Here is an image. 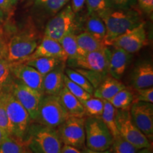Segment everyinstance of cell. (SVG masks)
<instances>
[{"instance_id": "obj_1", "label": "cell", "mask_w": 153, "mask_h": 153, "mask_svg": "<svg viewBox=\"0 0 153 153\" xmlns=\"http://www.w3.org/2000/svg\"><path fill=\"white\" fill-rule=\"evenodd\" d=\"M25 143L33 153H61L62 147L57 128L38 123L30 125Z\"/></svg>"}, {"instance_id": "obj_2", "label": "cell", "mask_w": 153, "mask_h": 153, "mask_svg": "<svg viewBox=\"0 0 153 153\" xmlns=\"http://www.w3.org/2000/svg\"><path fill=\"white\" fill-rule=\"evenodd\" d=\"M97 16L106 26L104 41L107 46H110L115 38L143 23L138 15L133 11H111L110 9Z\"/></svg>"}, {"instance_id": "obj_3", "label": "cell", "mask_w": 153, "mask_h": 153, "mask_svg": "<svg viewBox=\"0 0 153 153\" xmlns=\"http://www.w3.org/2000/svg\"><path fill=\"white\" fill-rule=\"evenodd\" d=\"M0 99L8 116L12 135L25 141L31 121L29 114L7 88L0 93Z\"/></svg>"}, {"instance_id": "obj_4", "label": "cell", "mask_w": 153, "mask_h": 153, "mask_svg": "<svg viewBox=\"0 0 153 153\" xmlns=\"http://www.w3.org/2000/svg\"><path fill=\"white\" fill-rule=\"evenodd\" d=\"M69 117L58 95H43L34 122L57 128Z\"/></svg>"}, {"instance_id": "obj_5", "label": "cell", "mask_w": 153, "mask_h": 153, "mask_svg": "<svg viewBox=\"0 0 153 153\" xmlns=\"http://www.w3.org/2000/svg\"><path fill=\"white\" fill-rule=\"evenodd\" d=\"M114 137L101 118H85V145L90 150H110Z\"/></svg>"}, {"instance_id": "obj_6", "label": "cell", "mask_w": 153, "mask_h": 153, "mask_svg": "<svg viewBox=\"0 0 153 153\" xmlns=\"http://www.w3.org/2000/svg\"><path fill=\"white\" fill-rule=\"evenodd\" d=\"M37 38L30 31H23L13 36L7 43V60L20 62L31 55L38 46Z\"/></svg>"}, {"instance_id": "obj_7", "label": "cell", "mask_w": 153, "mask_h": 153, "mask_svg": "<svg viewBox=\"0 0 153 153\" xmlns=\"http://www.w3.org/2000/svg\"><path fill=\"white\" fill-rule=\"evenodd\" d=\"M116 125L120 136L138 150L151 148L150 141L132 121L128 110L117 109Z\"/></svg>"}, {"instance_id": "obj_8", "label": "cell", "mask_w": 153, "mask_h": 153, "mask_svg": "<svg viewBox=\"0 0 153 153\" xmlns=\"http://www.w3.org/2000/svg\"><path fill=\"white\" fill-rule=\"evenodd\" d=\"M85 118L70 116L57 128L63 145L82 150L85 147Z\"/></svg>"}, {"instance_id": "obj_9", "label": "cell", "mask_w": 153, "mask_h": 153, "mask_svg": "<svg viewBox=\"0 0 153 153\" xmlns=\"http://www.w3.org/2000/svg\"><path fill=\"white\" fill-rule=\"evenodd\" d=\"M7 89L11 91L17 100L26 108L30 115L31 120L35 121L37 117L40 103L43 98V94L29 88L19 80L14 78L13 79V77H11Z\"/></svg>"}, {"instance_id": "obj_10", "label": "cell", "mask_w": 153, "mask_h": 153, "mask_svg": "<svg viewBox=\"0 0 153 153\" xmlns=\"http://www.w3.org/2000/svg\"><path fill=\"white\" fill-rule=\"evenodd\" d=\"M104 48L87 53L74 60H68V65L71 68H79L108 74V58L110 48Z\"/></svg>"}, {"instance_id": "obj_11", "label": "cell", "mask_w": 153, "mask_h": 153, "mask_svg": "<svg viewBox=\"0 0 153 153\" xmlns=\"http://www.w3.org/2000/svg\"><path fill=\"white\" fill-rule=\"evenodd\" d=\"M130 116L137 128L148 137L153 139V105L143 101H133L130 107Z\"/></svg>"}, {"instance_id": "obj_12", "label": "cell", "mask_w": 153, "mask_h": 153, "mask_svg": "<svg viewBox=\"0 0 153 153\" xmlns=\"http://www.w3.org/2000/svg\"><path fill=\"white\" fill-rule=\"evenodd\" d=\"M148 44L145 23L143 22L133 29L128 30L115 38L110 46L121 48L131 54L137 53Z\"/></svg>"}, {"instance_id": "obj_13", "label": "cell", "mask_w": 153, "mask_h": 153, "mask_svg": "<svg viewBox=\"0 0 153 153\" xmlns=\"http://www.w3.org/2000/svg\"><path fill=\"white\" fill-rule=\"evenodd\" d=\"M74 14L71 7H67L48 23L44 36L60 41L63 36L74 31Z\"/></svg>"}, {"instance_id": "obj_14", "label": "cell", "mask_w": 153, "mask_h": 153, "mask_svg": "<svg viewBox=\"0 0 153 153\" xmlns=\"http://www.w3.org/2000/svg\"><path fill=\"white\" fill-rule=\"evenodd\" d=\"M11 73L13 78L43 94V76L33 67L24 62H11Z\"/></svg>"}, {"instance_id": "obj_15", "label": "cell", "mask_w": 153, "mask_h": 153, "mask_svg": "<svg viewBox=\"0 0 153 153\" xmlns=\"http://www.w3.org/2000/svg\"><path fill=\"white\" fill-rule=\"evenodd\" d=\"M54 57L66 62L68 58L63 51L60 42L53 38L44 36L41 43L38 45L35 51L31 55H30L27 58L20 62L36 58V57Z\"/></svg>"}, {"instance_id": "obj_16", "label": "cell", "mask_w": 153, "mask_h": 153, "mask_svg": "<svg viewBox=\"0 0 153 153\" xmlns=\"http://www.w3.org/2000/svg\"><path fill=\"white\" fill-rule=\"evenodd\" d=\"M110 48L108 74L112 77L120 79L126 72L131 60V54L117 47Z\"/></svg>"}, {"instance_id": "obj_17", "label": "cell", "mask_w": 153, "mask_h": 153, "mask_svg": "<svg viewBox=\"0 0 153 153\" xmlns=\"http://www.w3.org/2000/svg\"><path fill=\"white\" fill-rule=\"evenodd\" d=\"M65 62H63L43 76V95H58L65 87Z\"/></svg>"}, {"instance_id": "obj_18", "label": "cell", "mask_w": 153, "mask_h": 153, "mask_svg": "<svg viewBox=\"0 0 153 153\" xmlns=\"http://www.w3.org/2000/svg\"><path fill=\"white\" fill-rule=\"evenodd\" d=\"M131 83L133 88L143 89L153 85V66L150 62L137 65L131 75Z\"/></svg>"}, {"instance_id": "obj_19", "label": "cell", "mask_w": 153, "mask_h": 153, "mask_svg": "<svg viewBox=\"0 0 153 153\" xmlns=\"http://www.w3.org/2000/svg\"><path fill=\"white\" fill-rule=\"evenodd\" d=\"M62 106L70 116L86 117V112L83 104L77 98L72 94L65 87L58 94Z\"/></svg>"}, {"instance_id": "obj_20", "label": "cell", "mask_w": 153, "mask_h": 153, "mask_svg": "<svg viewBox=\"0 0 153 153\" xmlns=\"http://www.w3.org/2000/svg\"><path fill=\"white\" fill-rule=\"evenodd\" d=\"M126 88L124 84L111 76H107L97 89H94L93 96L103 100L108 101L118 91Z\"/></svg>"}, {"instance_id": "obj_21", "label": "cell", "mask_w": 153, "mask_h": 153, "mask_svg": "<svg viewBox=\"0 0 153 153\" xmlns=\"http://www.w3.org/2000/svg\"><path fill=\"white\" fill-rule=\"evenodd\" d=\"M76 38L79 47V56L107 47L104 40L97 38L87 31L76 35Z\"/></svg>"}, {"instance_id": "obj_22", "label": "cell", "mask_w": 153, "mask_h": 153, "mask_svg": "<svg viewBox=\"0 0 153 153\" xmlns=\"http://www.w3.org/2000/svg\"><path fill=\"white\" fill-rule=\"evenodd\" d=\"M23 62L28 65L33 67L38 72L44 76L56 68L60 64L66 62H64L60 59L54 58V57H41L30 59Z\"/></svg>"}, {"instance_id": "obj_23", "label": "cell", "mask_w": 153, "mask_h": 153, "mask_svg": "<svg viewBox=\"0 0 153 153\" xmlns=\"http://www.w3.org/2000/svg\"><path fill=\"white\" fill-rule=\"evenodd\" d=\"M116 111L117 109L110 102L104 100V110L100 118L107 126L114 137L119 135L116 125Z\"/></svg>"}, {"instance_id": "obj_24", "label": "cell", "mask_w": 153, "mask_h": 153, "mask_svg": "<svg viewBox=\"0 0 153 153\" xmlns=\"http://www.w3.org/2000/svg\"><path fill=\"white\" fill-rule=\"evenodd\" d=\"M118 110H128L134 101V94L130 89L124 88L108 101Z\"/></svg>"}, {"instance_id": "obj_25", "label": "cell", "mask_w": 153, "mask_h": 153, "mask_svg": "<svg viewBox=\"0 0 153 153\" xmlns=\"http://www.w3.org/2000/svg\"><path fill=\"white\" fill-rule=\"evenodd\" d=\"M85 31L91 33L100 39L104 40L106 35V26L103 20L96 14L90 15L85 22Z\"/></svg>"}, {"instance_id": "obj_26", "label": "cell", "mask_w": 153, "mask_h": 153, "mask_svg": "<svg viewBox=\"0 0 153 153\" xmlns=\"http://www.w3.org/2000/svg\"><path fill=\"white\" fill-rule=\"evenodd\" d=\"M59 42L65 53L68 58L67 60H74L79 56V47L76 42V35L74 31H71L66 34Z\"/></svg>"}, {"instance_id": "obj_27", "label": "cell", "mask_w": 153, "mask_h": 153, "mask_svg": "<svg viewBox=\"0 0 153 153\" xmlns=\"http://www.w3.org/2000/svg\"><path fill=\"white\" fill-rule=\"evenodd\" d=\"M27 148L25 141L9 135L0 145V153H23Z\"/></svg>"}, {"instance_id": "obj_28", "label": "cell", "mask_w": 153, "mask_h": 153, "mask_svg": "<svg viewBox=\"0 0 153 153\" xmlns=\"http://www.w3.org/2000/svg\"><path fill=\"white\" fill-rule=\"evenodd\" d=\"M85 107L86 116L100 118L104 106V100L92 96L89 99L82 101Z\"/></svg>"}, {"instance_id": "obj_29", "label": "cell", "mask_w": 153, "mask_h": 153, "mask_svg": "<svg viewBox=\"0 0 153 153\" xmlns=\"http://www.w3.org/2000/svg\"><path fill=\"white\" fill-rule=\"evenodd\" d=\"M65 74L70 80L79 85V87L83 88L86 91L93 96L94 88L83 74L79 73L73 68H65Z\"/></svg>"}, {"instance_id": "obj_30", "label": "cell", "mask_w": 153, "mask_h": 153, "mask_svg": "<svg viewBox=\"0 0 153 153\" xmlns=\"http://www.w3.org/2000/svg\"><path fill=\"white\" fill-rule=\"evenodd\" d=\"M110 149L112 153H137L139 150L120 135L114 137Z\"/></svg>"}, {"instance_id": "obj_31", "label": "cell", "mask_w": 153, "mask_h": 153, "mask_svg": "<svg viewBox=\"0 0 153 153\" xmlns=\"http://www.w3.org/2000/svg\"><path fill=\"white\" fill-rule=\"evenodd\" d=\"M64 84L65 87L68 89V91L72 94H73L76 98L79 99L81 102L92 97V95L88 93L87 91H86L83 88L79 87V85H77L74 82H72V80L69 79L68 76L65 75V74L64 77Z\"/></svg>"}, {"instance_id": "obj_32", "label": "cell", "mask_w": 153, "mask_h": 153, "mask_svg": "<svg viewBox=\"0 0 153 153\" xmlns=\"http://www.w3.org/2000/svg\"><path fill=\"white\" fill-rule=\"evenodd\" d=\"M89 15H99L111 9V4L108 0H86Z\"/></svg>"}, {"instance_id": "obj_33", "label": "cell", "mask_w": 153, "mask_h": 153, "mask_svg": "<svg viewBox=\"0 0 153 153\" xmlns=\"http://www.w3.org/2000/svg\"><path fill=\"white\" fill-rule=\"evenodd\" d=\"M11 62L4 59L0 60V93L4 90L11 79Z\"/></svg>"}, {"instance_id": "obj_34", "label": "cell", "mask_w": 153, "mask_h": 153, "mask_svg": "<svg viewBox=\"0 0 153 153\" xmlns=\"http://www.w3.org/2000/svg\"><path fill=\"white\" fill-rule=\"evenodd\" d=\"M74 70L83 74L89 80V82L91 84L94 89H97L101 85V82L105 79V78L108 75V74L106 73H102V72L92 71V70H84V69L74 68Z\"/></svg>"}, {"instance_id": "obj_35", "label": "cell", "mask_w": 153, "mask_h": 153, "mask_svg": "<svg viewBox=\"0 0 153 153\" xmlns=\"http://www.w3.org/2000/svg\"><path fill=\"white\" fill-rule=\"evenodd\" d=\"M68 1L69 0H36V4L43 7L52 14L61 10Z\"/></svg>"}, {"instance_id": "obj_36", "label": "cell", "mask_w": 153, "mask_h": 153, "mask_svg": "<svg viewBox=\"0 0 153 153\" xmlns=\"http://www.w3.org/2000/svg\"><path fill=\"white\" fill-rule=\"evenodd\" d=\"M135 95H134V101H143V102L153 103V88L152 87L136 89Z\"/></svg>"}, {"instance_id": "obj_37", "label": "cell", "mask_w": 153, "mask_h": 153, "mask_svg": "<svg viewBox=\"0 0 153 153\" xmlns=\"http://www.w3.org/2000/svg\"><path fill=\"white\" fill-rule=\"evenodd\" d=\"M0 128L7 132L9 135H12L10 122L6 111L5 107L1 99H0Z\"/></svg>"}, {"instance_id": "obj_38", "label": "cell", "mask_w": 153, "mask_h": 153, "mask_svg": "<svg viewBox=\"0 0 153 153\" xmlns=\"http://www.w3.org/2000/svg\"><path fill=\"white\" fill-rule=\"evenodd\" d=\"M140 8L147 14H152L153 12V0H137Z\"/></svg>"}, {"instance_id": "obj_39", "label": "cell", "mask_w": 153, "mask_h": 153, "mask_svg": "<svg viewBox=\"0 0 153 153\" xmlns=\"http://www.w3.org/2000/svg\"><path fill=\"white\" fill-rule=\"evenodd\" d=\"M7 55V43L0 34V60L6 59Z\"/></svg>"}, {"instance_id": "obj_40", "label": "cell", "mask_w": 153, "mask_h": 153, "mask_svg": "<svg viewBox=\"0 0 153 153\" xmlns=\"http://www.w3.org/2000/svg\"><path fill=\"white\" fill-rule=\"evenodd\" d=\"M86 0H72L71 9L74 14H76L83 8Z\"/></svg>"}, {"instance_id": "obj_41", "label": "cell", "mask_w": 153, "mask_h": 153, "mask_svg": "<svg viewBox=\"0 0 153 153\" xmlns=\"http://www.w3.org/2000/svg\"><path fill=\"white\" fill-rule=\"evenodd\" d=\"M111 5H115L118 7L123 8L135 2V0H108Z\"/></svg>"}, {"instance_id": "obj_42", "label": "cell", "mask_w": 153, "mask_h": 153, "mask_svg": "<svg viewBox=\"0 0 153 153\" xmlns=\"http://www.w3.org/2000/svg\"><path fill=\"white\" fill-rule=\"evenodd\" d=\"M12 6L11 5L9 0H0V9L2 12L9 13L11 11Z\"/></svg>"}, {"instance_id": "obj_43", "label": "cell", "mask_w": 153, "mask_h": 153, "mask_svg": "<svg viewBox=\"0 0 153 153\" xmlns=\"http://www.w3.org/2000/svg\"><path fill=\"white\" fill-rule=\"evenodd\" d=\"M61 153H82V151L79 149L70 146V145H63L61 150Z\"/></svg>"}, {"instance_id": "obj_44", "label": "cell", "mask_w": 153, "mask_h": 153, "mask_svg": "<svg viewBox=\"0 0 153 153\" xmlns=\"http://www.w3.org/2000/svg\"><path fill=\"white\" fill-rule=\"evenodd\" d=\"M82 153H111V150H107L104 151H97L90 150V149L87 148V147H85V148L82 150Z\"/></svg>"}, {"instance_id": "obj_45", "label": "cell", "mask_w": 153, "mask_h": 153, "mask_svg": "<svg viewBox=\"0 0 153 153\" xmlns=\"http://www.w3.org/2000/svg\"><path fill=\"white\" fill-rule=\"evenodd\" d=\"M9 135H9L7 132L4 131L3 129H1V128H0V145H1V143L4 141V140L7 138V137L9 136Z\"/></svg>"}, {"instance_id": "obj_46", "label": "cell", "mask_w": 153, "mask_h": 153, "mask_svg": "<svg viewBox=\"0 0 153 153\" xmlns=\"http://www.w3.org/2000/svg\"><path fill=\"white\" fill-rule=\"evenodd\" d=\"M137 153H152V150H151V148H148L140 149V150L137 151Z\"/></svg>"}, {"instance_id": "obj_47", "label": "cell", "mask_w": 153, "mask_h": 153, "mask_svg": "<svg viewBox=\"0 0 153 153\" xmlns=\"http://www.w3.org/2000/svg\"><path fill=\"white\" fill-rule=\"evenodd\" d=\"M19 0H9V1H10V4H11V5L12 6H14L15 4H16L17 3V1H18Z\"/></svg>"}, {"instance_id": "obj_48", "label": "cell", "mask_w": 153, "mask_h": 153, "mask_svg": "<svg viewBox=\"0 0 153 153\" xmlns=\"http://www.w3.org/2000/svg\"><path fill=\"white\" fill-rule=\"evenodd\" d=\"M3 20V12L1 10V9H0V23L2 22Z\"/></svg>"}, {"instance_id": "obj_49", "label": "cell", "mask_w": 153, "mask_h": 153, "mask_svg": "<svg viewBox=\"0 0 153 153\" xmlns=\"http://www.w3.org/2000/svg\"><path fill=\"white\" fill-rule=\"evenodd\" d=\"M23 153H33V152H32L30 150H28V149H27V150H26V151H24V152H23Z\"/></svg>"}, {"instance_id": "obj_50", "label": "cell", "mask_w": 153, "mask_h": 153, "mask_svg": "<svg viewBox=\"0 0 153 153\" xmlns=\"http://www.w3.org/2000/svg\"><path fill=\"white\" fill-rule=\"evenodd\" d=\"M111 153H112V152H111Z\"/></svg>"}]
</instances>
